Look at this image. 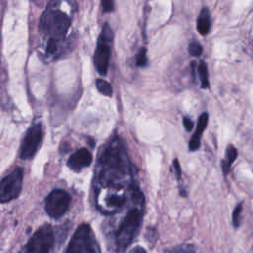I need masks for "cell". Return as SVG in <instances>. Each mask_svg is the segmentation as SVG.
Returning <instances> with one entry per match:
<instances>
[{
    "label": "cell",
    "mask_w": 253,
    "mask_h": 253,
    "mask_svg": "<svg viewBox=\"0 0 253 253\" xmlns=\"http://www.w3.org/2000/svg\"><path fill=\"white\" fill-rule=\"evenodd\" d=\"M136 187L126 148L122 140L114 136L97 163L94 190L98 210L104 214L116 213L124 208Z\"/></svg>",
    "instance_id": "1"
},
{
    "label": "cell",
    "mask_w": 253,
    "mask_h": 253,
    "mask_svg": "<svg viewBox=\"0 0 253 253\" xmlns=\"http://www.w3.org/2000/svg\"><path fill=\"white\" fill-rule=\"evenodd\" d=\"M145 200L136 187L130 197V206L115 233V247L118 253H124L139 232L144 215Z\"/></svg>",
    "instance_id": "2"
},
{
    "label": "cell",
    "mask_w": 253,
    "mask_h": 253,
    "mask_svg": "<svg viewBox=\"0 0 253 253\" xmlns=\"http://www.w3.org/2000/svg\"><path fill=\"white\" fill-rule=\"evenodd\" d=\"M57 3L50 5L42 13L40 21V30L47 37L45 53L54 55L59 52L60 45L66 39L71 26V19L67 13L60 10Z\"/></svg>",
    "instance_id": "3"
},
{
    "label": "cell",
    "mask_w": 253,
    "mask_h": 253,
    "mask_svg": "<svg viewBox=\"0 0 253 253\" xmlns=\"http://www.w3.org/2000/svg\"><path fill=\"white\" fill-rule=\"evenodd\" d=\"M66 253H101L96 235L88 223L78 225L69 241Z\"/></svg>",
    "instance_id": "4"
},
{
    "label": "cell",
    "mask_w": 253,
    "mask_h": 253,
    "mask_svg": "<svg viewBox=\"0 0 253 253\" xmlns=\"http://www.w3.org/2000/svg\"><path fill=\"white\" fill-rule=\"evenodd\" d=\"M114 33L109 24H104L101 34L98 38L97 46L94 54V65L96 70L101 75H106L108 72L109 62L111 58V51L113 46Z\"/></svg>",
    "instance_id": "5"
},
{
    "label": "cell",
    "mask_w": 253,
    "mask_h": 253,
    "mask_svg": "<svg viewBox=\"0 0 253 253\" xmlns=\"http://www.w3.org/2000/svg\"><path fill=\"white\" fill-rule=\"evenodd\" d=\"M54 243V232L50 224L42 225L26 244V253H48Z\"/></svg>",
    "instance_id": "6"
},
{
    "label": "cell",
    "mask_w": 253,
    "mask_h": 253,
    "mask_svg": "<svg viewBox=\"0 0 253 253\" xmlns=\"http://www.w3.org/2000/svg\"><path fill=\"white\" fill-rule=\"evenodd\" d=\"M23 168L17 167L0 181V203H8L18 198L23 185Z\"/></svg>",
    "instance_id": "7"
},
{
    "label": "cell",
    "mask_w": 253,
    "mask_h": 253,
    "mask_svg": "<svg viewBox=\"0 0 253 253\" xmlns=\"http://www.w3.org/2000/svg\"><path fill=\"white\" fill-rule=\"evenodd\" d=\"M70 195L62 189L52 190L45 199V211L51 218L61 217L69 209Z\"/></svg>",
    "instance_id": "8"
},
{
    "label": "cell",
    "mask_w": 253,
    "mask_h": 253,
    "mask_svg": "<svg viewBox=\"0 0 253 253\" xmlns=\"http://www.w3.org/2000/svg\"><path fill=\"white\" fill-rule=\"evenodd\" d=\"M42 124H34L31 126L22 140L20 148V157L22 159H31L40 148L42 141Z\"/></svg>",
    "instance_id": "9"
},
{
    "label": "cell",
    "mask_w": 253,
    "mask_h": 253,
    "mask_svg": "<svg viewBox=\"0 0 253 253\" xmlns=\"http://www.w3.org/2000/svg\"><path fill=\"white\" fill-rule=\"evenodd\" d=\"M92 162V154L87 148H79L72 153L68 160L67 166L73 171H80L83 168L88 167Z\"/></svg>",
    "instance_id": "10"
},
{
    "label": "cell",
    "mask_w": 253,
    "mask_h": 253,
    "mask_svg": "<svg viewBox=\"0 0 253 253\" xmlns=\"http://www.w3.org/2000/svg\"><path fill=\"white\" fill-rule=\"evenodd\" d=\"M208 121H209V115L207 112H205L200 116V118L198 120V125L196 127V130L189 141V150L190 151H196L200 148L201 138L204 133V130L206 129V127L208 126Z\"/></svg>",
    "instance_id": "11"
},
{
    "label": "cell",
    "mask_w": 253,
    "mask_h": 253,
    "mask_svg": "<svg viewBox=\"0 0 253 253\" xmlns=\"http://www.w3.org/2000/svg\"><path fill=\"white\" fill-rule=\"evenodd\" d=\"M211 27V18L210 11L207 7L203 8L197 18V31L203 35L206 36L210 33Z\"/></svg>",
    "instance_id": "12"
},
{
    "label": "cell",
    "mask_w": 253,
    "mask_h": 253,
    "mask_svg": "<svg viewBox=\"0 0 253 253\" xmlns=\"http://www.w3.org/2000/svg\"><path fill=\"white\" fill-rule=\"evenodd\" d=\"M237 157V149L233 145H228L225 150V157L221 161V169L224 175H227L229 172L232 163L235 161Z\"/></svg>",
    "instance_id": "13"
},
{
    "label": "cell",
    "mask_w": 253,
    "mask_h": 253,
    "mask_svg": "<svg viewBox=\"0 0 253 253\" xmlns=\"http://www.w3.org/2000/svg\"><path fill=\"white\" fill-rule=\"evenodd\" d=\"M198 69V74L199 78L201 81V87L203 89H207L210 86V81H209V71H208V65L206 62L201 61L197 67Z\"/></svg>",
    "instance_id": "14"
},
{
    "label": "cell",
    "mask_w": 253,
    "mask_h": 253,
    "mask_svg": "<svg viewBox=\"0 0 253 253\" xmlns=\"http://www.w3.org/2000/svg\"><path fill=\"white\" fill-rule=\"evenodd\" d=\"M96 87H97L98 91H99L102 95H104V96L111 97L112 94H113L112 86L110 85L109 82H107V81L104 80V79L98 78V79L96 80Z\"/></svg>",
    "instance_id": "15"
},
{
    "label": "cell",
    "mask_w": 253,
    "mask_h": 253,
    "mask_svg": "<svg viewBox=\"0 0 253 253\" xmlns=\"http://www.w3.org/2000/svg\"><path fill=\"white\" fill-rule=\"evenodd\" d=\"M165 253H196V248L193 244H180L167 250Z\"/></svg>",
    "instance_id": "16"
},
{
    "label": "cell",
    "mask_w": 253,
    "mask_h": 253,
    "mask_svg": "<svg viewBox=\"0 0 253 253\" xmlns=\"http://www.w3.org/2000/svg\"><path fill=\"white\" fill-rule=\"evenodd\" d=\"M241 212H242V203L236 205L232 212V224L235 228H238L241 223Z\"/></svg>",
    "instance_id": "17"
},
{
    "label": "cell",
    "mask_w": 253,
    "mask_h": 253,
    "mask_svg": "<svg viewBox=\"0 0 253 253\" xmlns=\"http://www.w3.org/2000/svg\"><path fill=\"white\" fill-rule=\"evenodd\" d=\"M188 51L189 53L192 55V56H195V57H198L202 54L203 52V46L199 43V42H191L188 46Z\"/></svg>",
    "instance_id": "18"
},
{
    "label": "cell",
    "mask_w": 253,
    "mask_h": 253,
    "mask_svg": "<svg viewBox=\"0 0 253 253\" xmlns=\"http://www.w3.org/2000/svg\"><path fill=\"white\" fill-rule=\"evenodd\" d=\"M136 65L138 67H144L147 64V56H146V49L141 47L136 54Z\"/></svg>",
    "instance_id": "19"
},
{
    "label": "cell",
    "mask_w": 253,
    "mask_h": 253,
    "mask_svg": "<svg viewBox=\"0 0 253 253\" xmlns=\"http://www.w3.org/2000/svg\"><path fill=\"white\" fill-rule=\"evenodd\" d=\"M104 12L111 13L114 10V0H101Z\"/></svg>",
    "instance_id": "20"
},
{
    "label": "cell",
    "mask_w": 253,
    "mask_h": 253,
    "mask_svg": "<svg viewBox=\"0 0 253 253\" xmlns=\"http://www.w3.org/2000/svg\"><path fill=\"white\" fill-rule=\"evenodd\" d=\"M183 125H184V127L186 128L187 131H191L192 128H193V126H194L192 120L190 118H187V117L183 118Z\"/></svg>",
    "instance_id": "21"
},
{
    "label": "cell",
    "mask_w": 253,
    "mask_h": 253,
    "mask_svg": "<svg viewBox=\"0 0 253 253\" xmlns=\"http://www.w3.org/2000/svg\"><path fill=\"white\" fill-rule=\"evenodd\" d=\"M128 253H146V251H145V249H144L143 247H141V246H135V247H133Z\"/></svg>",
    "instance_id": "22"
}]
</instances>
